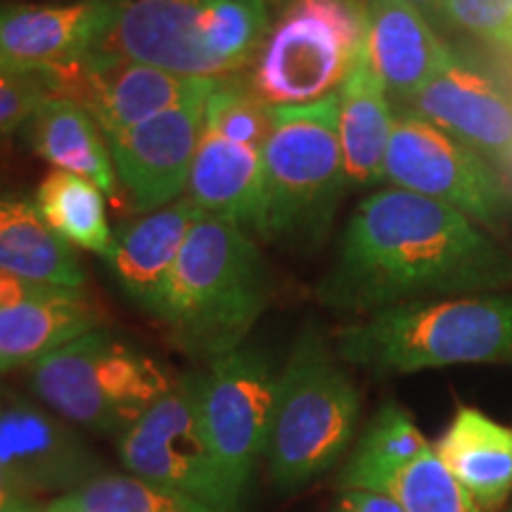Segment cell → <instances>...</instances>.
Wrapping results in <instances>:
<instances>
[{
  "instance_id": "1",
  "label": "cell",
  "mask_w": 512,
  "mask_h": 512,
  "mask_svg": "<svg viewBox=\"0 0 512 512\" xmlns=\"http://www.w3.org/2000/svg\"><path fill=\"white\" fill-rule=\"evenodd\" d=\"M510 285L512 254L489 230L453 207L389 185L351 211L316 297L332 311L366 316Z\"/></svg>"
},
{
  "instance_id": "2",
  "label": "cell",
  "mask_w": 512,
  "mask_h": 512,
  "mask_svg": "<svg viewBox=\"0 0 512 512\" xmlns=\"http://www.w3.org/2000/svg\"><path fill=\"white\" fill-rule=\"evenodd\" d=\"M271 302V271L238 223L204 214L166 285L157 320L178 349L214 361L240 349Z\"/></svg>"
},
{
  "instance_id": "3",
  "label": "cell",
  "mask_w": 512,
  "mask_h": 512,
  "mask_svg": "<svg viewBox=\"0 0 512 512\" xmlns=\"http://www.w3.org/2000/svg\"><path fill=\"white\" fill-rule=\"evenodd\" d=\"M339 361L375 375L489 363L512 366V294L418 299L366 313L335 335Z\"/></svg>"
},
{
  "instance_id": "4",
  "label": "cell",
  "mask_w": 512,
  "mask_h": 512,
  "mask_svg": "<svg viewBox=\"0 0 512 512\" xmlns=\"http://www.w3.org/2000/svg\"><path fill=\"white\" fill-rule=\"evenodd\" d=\"M91 55L131 60L192 79L247 72L271 29L268 0H105Z\"/></svg>"
},
{
  "instance_id": "5",
  "label": "cell",
  "mask_w": 512,
  "mask_h": 512,
  "mask_svg": "<svg viewBox=\"0 0 512 512\" xmlns=\"http://www.w3.org/2000/svg\"><path fill=\"white\" fill-rule=\"evenodd\" d=\"M361 392L335 347L316 325L294 339L278 373L268 437V475L280 491H297L330 470L354 439Z\"/></svg>"
},
{
  "instance_id": "6",
  "label": "cell",
  "mask_w": 512,
  "mask_h": 512,
  "mask_svg": "<svg viewBox=\"0 0 512 512\" xmlns=\"http://www.w3.org/2000/svg\"><path fill=\"white\" fill-rule=\"evenodd\" d=\"M349 190L339 145V95L309 105L271 107L264 147V207L259 238L318 245Z\"/></svg>"
},
{
  "instance_id": "7",
  "label": "cell",
  "mask_w": 512,
  "mask_h": 512,
  "mask_svg": "<svg viewBox=\"0 0 512 512\" xmlns=\"http://www.w3.org/2000/svg\"><path fill=\"white\" fill-rule=\"evenodd\" d=\"M27 382L36 399L69 425L119 439L176 377L136 342L95 328L29 366Z\"/></svg>"
},
{
  "instance_id": "8",
  "label": "cell",
  "mask_w": 512,
  "mask_h": 512,
  "mask_svg": "<svg viewBox=\"0 0 512 512\" xmlns=\"http://www.w3.org/2000/svg\"><path fill=\"white\" fill-rule=\"evenodd\" d=\"M368 0H285L247 67V88L268 107L337 93L366 48Z\"/></svg>"
},
{
  "instance_id": "9",
  "label": "cell",
  "mask_w": 512,
  "mask_h": 512,
  "mask_svg": "<svg viewBox=\"0 0 512 512\" xmlns=\"http://www.w3.org/2000/svg\"><path fill=\"white\" fill-rule=\"evenodd\" d=\"M384 181L453 207L494 233L512 219V192L496 166L411 110L394 117Z\"/></svg>"
},
{
  "instance_id": "10",
  "label": "cell",
  "mask_w": 512,
  "mask_h": 512,
  "mask_svg": "<svg viewBox=\"0 0 512 512\" xmlns=\"http://www.w3.org/2000/svg\"><path fill=\"white\" fill-rule=\"evenodd\" d=\"M126 475L197 498L223 512H242V498L226 482L204 434L197 406V375L174 387L117 439Z\"/></svg>"
},
{
  "instance_id": "11",
  "label": "cell",
  "mask_w": 512,
  "mask_h": 512,
  "mask_svg": "<svg viewBox=\"0 0 512 512\" xmlns=\"http://www.w3.org/2000/svg\"><path fill=\"white\" fill-rule=\"evenodd\" d=\"M197 375V406L204 434L226 482L247 496L261 458H266L278 394L271 358L240 347L207 363Z\"/></svg>"
},
{
  "instance_id": "12",
  "label": "cell",
  "mask_w": 512,
  "mask_h": 512,
  "mask_svg": "<svg viewBox=\"0 0 512 512\" xmlns=\"http://www.w3.org/2000/svg\"><path fill=\"white\" fill-rule=\"evenodd\" d=\"M48 69L55 98L81 105L107 138L145 124L181 102L209 95L221 81L192 79L150 64L91 53Z\"/></svg>"
},
{
  "instance_id": "13",
  "label": "cell",
  "mask_w": 512,
  "mask_h": 512,
  "mask_svg": "<svg viewBox=\"0 0 512 512\" xmlns=\"http://www.w3.org/2000/svg\"><path fill=\"white\" fill-rule=\"evenodd\" d=\"M0 472L29 496L74 494L105 475L86 439L48 406L0 387Z\"/></svg>"
},
{
  "instance_id": "14",
  "label": "cell",
  "mask_w": 512,
  "mask_h": 512,
  "mask_svg": "<svg viewBox=\"0 0 512 512\" xmlns=\"http://www.w3.org/2000/svg\"><path fill=\"white\" fill-rule=\"evenodd\" d=\"M209 95L181 102L145 124L107 138L121 188L140 214L181 200L188 188Z\"/></svg>"
},
{
  "instance_id": "15",
  "label": "cell",
  "mask_w": 512,
  "mask_h": 512,
  "mask_svg": "<svg viewBox=\"0 0 512 512\" xmlns=\"http://www.w3.org/2000/svg\"><path fill=\"white\" fill-rule=\"evenodd\" d=\"M102 323L105 313L83 287L0 273V373L34 366Z\"/></svg>"
},
{
  "instance_id": "16",
  "label": "cell",
  "mask_w": 512,
  "mask_h": 512,
  "mask_svg": "<svg viewBox=\"0 0 512 512\" xmlns=\"http://www.w3.org/2000/svg\"><path fill=\"white\" fill-rule=\"evenodd\" d=\"M403 110L432 121L496 169L512 155V91L456 53Z\"/></svg>"
},
{
  "instance_id": "17",
  "label": "cell",
  "mask_w": 512,
  "mask_h": 512,
  "mask_svg": "<svg viewBox=\"0 0 512 512\" xmlns=\"http://www.w3.org/2000/svg\"><path fill=\"white\" fill-rule=\"evenodd\" d=\"M204 211L188 197L147 211L140 219L126 223L114 233L107 266L117 283L140 309L157 316L166 285L188 240L192 226Z\"/></svg>"
},
{
  "instance_id": "18",
  "label": "cell",
  "mask_w": 512,
  "mask_h": 512,
  "mask_svg": "<svg viewBox=\"0 0 512 512\" xmlns=\"http://www.w3.org/2000/svg\"><path fill=\"white\" fill-rule=\"evenodd\" d=\"M366 48L389 98L403 107L453 57L430 19L406 0H368Z\"/></svg>"
},
{
  "instance_id": "19",
  "label": "cell",
  "mask_w": 512,
  "mask_h": 512,
  "mask_svg": "<svg viewBox=\"0 0 512 512\" xmlns=\"http://www.w3.org/2000/svg\"><path fill=\"white\" fill-rule=\"evenodd\" d=\"M107 19L105 0L0 8V62L55 67L88 55Z\"/></svg>"
},
{
  "instance_id": "20",
  "label": "cell",
  "mask_w": 512,
  "mask_h": 512,
  "mask_svg": "<svg viewBox=\"0 0 512 512\" xmlns=\"http://www.w3.org/2000/svg\"><path fill=\"white\" fill-rule=\"evenodd\" d=\"M185 197L204 214L221 216L256 235L264 207V150L204 128Z\"/></svg>"
},
{
  "instance_id": "21",
  "label": "cell",
  "mask_w": 512,
  "mask_h": 512,
  "mask_svg": "<svg viewBox=\"0 0 512 512\" xmlns=\"http://www.w3.org/2000/svg\"><path fill=\"white\" fill-rule=\"evenodd\" d=\"M339 145L349 188H373L384 181L394 117L387 88L370 64L368 48L339 86Z\"/></svg>"
},
{
  "instance_id": "22",
  "label": "cell",
  "mask_w": 512,
  "mask_h": 512,
  "mask_svg": "<svg viewBox=\"0 0 512 512\" xmlns=\"http://www.w3.org/2000/svg\"><path fill=\"white\" fill-rule=\"evenodd\" d=\"M446 470L467 494L494 512L512 494V427L472 406H460L451 425L434 444Z\"/></svg>"
},
{
  "instance_id": "23",
  "label": "cell",
  "mask_w": 512,
  "mask_h": 512,
  "mask_svg": "<svg viewBox=\"0 0 512 512\" xmlns=\"http://www.w3.org/2000/svg\"><path fill=\"white\" fill-rule=\"evenodd\" d=\"M29 145L55 171L81 176L119 200V176L107 136L81 105L67 98H50L29 119Z\"/></svg>"
},
{
  "instance_id": "24",
  "label": "cell",
  "mask_w": 512,
  "mask_h": 512,
  "mask_svg": "<svg viewBox=\"0 0 512 512\" xmlns=\"http://www.w3.org/2000/svg\"><path fill=\"white\" fill-rule=\"evenodd\" d=\"M0 273L64 287L86 285L74 247L43 221L34 202L8 190H0Z\"/></svg>"
},
{
  "instance_id": "25",
  "label": "cell",
  "mask_w": 512,
  "mask_h": 512,
  "mask_svg": "<svg viewBox=\"0 0 512 512\" xmlns=\"http://www.w3.org/2000/svg\"><path fill=\"white\" fill-rule=\"evenodd\" d=\"M430 448L432 444L401 403H382L339 472L337 489L387 494L394 479Z\"/></svg>"
},
{
  "instance_id": "26",
  "label": "cell",
  "mask_w": 512,
  "mask_h": 512,
  "mask_svg": "<svg viewBox=\"0 0 512 512\" xmlns=\"http://www.w3.org/2000/svg\"><path fill=\"white\" fill-rule=\"evenodd\" d=\"M36 209L43 221L67 245L86 249L105 259L110 254L114 233L107 221L105 192L86 178L50 171L36 190Z\"/></svg>"
},
{
  "instance_id": "27",
  "label": "cell",
  "mask_w": 512,
  "mask_h": 512,
  "mask_svg": "<svg viewBox=\"0 0 512 512\" xmlns=\"http://www.w3.org/2000/svg\"><path fill=\"white\" fill-rule=\"evenodd\" d=\"M67 496L95 512H223L197 498L147 484L126 472L124 475L105 472Z\"/></svg>"
},
{
  "instance_id": "28",
  "label": "cell",
  "mask_w": 512,
  "mask_h": 512,
  "mask_svg": "<svg viewBox=\"0 0 512 512\" xmlns=\"http://www.w3.org/2000/svg\"><path fill=\"white\" fill-rule=\"evenodd\" d=\"M387 494L406 512H489L446 470L434 446L394 479Z\"/></svg>"
},
{
  "instance_id": "29",
  "label": "cell",
  "mask_w": 512,
  "mask_h": 512,
  "mask_svg": "<svg viewBox=\"0 0 512 512\" xmlns=\"http://www.w3.org/2000/svg\"><path fill=\"white\" fill-rule=\"evenodd\" d=\"M50 98L55 88L48 67L0 62V138L27 126Z\"/></svg>"
},
{
  "instance_id": "30",
  "label": "cell",
  "mask_w": 512,
  "mask_h": 512,
  "mask_svg": "<svg viewBox=\"0 0 512 512\" xmlns=\"http://www.w3.org/2000/svg\"><path fill=\"white\" fill-rule=\"evenodd\" d=\"M444 24L512 57V0H444Z\"/></svg>"
},
{
  "instance_id": "31",
  "label": "cell",
  "mask_w": 512,
  "mask_h": 512,
  "mask_svg": "<svg viewBox=\"0 0 512 512\" xmlns=\"http://www.w3.org/2000/svg\"><path fill=\"white\" fill-rule=\"evenodd\" d=\"M332 512H406V508L382 491H339Z\"/></svg>"
},
{
  "instance_id": "32",
  "label": "cell",
  "mask_w": 512,
  "mask_h": 512,
  "mask_svg": "<svg viewBox=\"0 0 512 512\" xmlns=\"http://www.w3.org/2000/svg\"><path fill=\"white\" fill-rule=\"evenodd\" d=\"M0 512H46V505H41L34 496L19 491L8 477L0 472Z\"/></svg>"
},
{
  "instance_id": "33",
  "label": "cell",
  "mask_w": 512,
  "mask_h": 512,
  "mask_svg": "<svg viewBox=\"0 0 512 512\" xmlns=\"http://www.w3.org/2000/svg\"><path fill=\"white\" fill-rule=\"evenodd\" d=\"M406 3L418 8L432 24H444V0H406Z\"/></svg>"
},
{
  "instance_id": "34",
  "label": "cell",
  "mask_w": 512,
  "mask_h": 512,
  "mask_svg": "<svg viewBox=\"0 0 512 512\" xmlns=\"http://www.w3.org/2000/svg\"><path fill=\"white\" fill-rule=\"evenodd\" d=\"M46 512H95V510L86 508V505H81L72 496H60V498H55V501H50L46 505Z\"/></svg>"
},
{
  "instance_id": "35",
  "label": "cell",
  "mask_w": 512,
  "mask_h": 512,
  "mask_svg": "<svg viewBox=\"0 0 512 512\" xmlns=\"http://www.w3.org/2000/svg\"><path fill=\"white\" fill-rule=\"evenodd\" d=\"M498 174L503 176V181H505V185H508V190L512 192V155L505 159V162L498 166Z\"/></svg>"
},
{
  "instance_id": "36",
  "label": "cell",
  "mask_w": 512,
  "mask_h": 512,
  "mask_svg": "<svg viewBox=\"0 0 512 512\" xmlns=\"http://www.w3.org/2000/svg\"><path fill=\"white\" fill-rule=\"evenodd\" d=\"M271 3H278V0H268V5H271Z\"/></svg>"
}]
</instances>
